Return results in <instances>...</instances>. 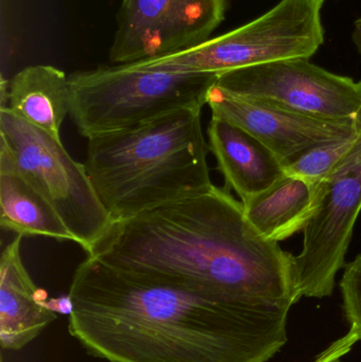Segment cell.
Instances as JSON below:
<instances>
[{
  "label": "cell",
  "mask_w": 361,
  "mask_h": 362,
  "mask_svg": "<svg viewBox=\"0 0 361 362\" xmlns=\"http://www.w3.org/2000/svg\"><path fill=\"white\" fill-rule=\"evenodd\" d=\"M70 335L110 362H267L288 321L88 257L69 291Z\"/></svg>",
  "instance_id": "obj_1"
},
{
  "label": "cell",
  "mask_w": 361,
  "mask_h": 362,
  "mask_svg": "<svg viewBox=\"0 0 361 362\" xmlns=\"http://www.w3.org/2000/svg\"><path fill=\"white\" fill-rule=\"evenodd\" d=\"M106 265L288 321L301 299L295 255L263 238L227 187L110 223L89 251Z\"/></svg>",
  "instance_id": "obj_2"
},
{
  "label": "cell",
  "mask_w": 361,
  "mask_h": 362,
  "mask_svg": "<svg viewBox=\"0 0 361 362\" xmlns=\"http://www.w3.org/2000/svg\"><path fill=\"white\" fill-rule=\"evenodd\" d=\"M209 152L201 108H184L89 138L85 168L112 221H121L209 191Z\"/></svg>",
  "instance_id": "obj_3"
},
{
  "label": "cell",
  "mask_w": 361,
  "mask_h": 362,
  "mask_svg": "<svg viewBox=\"0 0 361 362\" xmlns=\"http://www.w3.org/2000/svg\"><path fill=\"white\" fill-rule=\"evenodd\" d=\"M69 116L87 139L134 129L176 110L207 105L218 74L102 66L70 74Z\"/></svg>",
  "instance_id": "obj_4"
},
{
  "label": "cell",
  "mask_w": 361,
  "mask_h": 362,
  "mask_svg": "<svg viewBox=\"0 0 361 362\" xmlns=\"http://www.w3.org/2000/svg\"><path fill=\"white\" fill-rule=\"evenodd\" d=\"M322 4L317 0H281L254 21L199 46L135 64L167 71L220 76L281 59H309L324 44Z\"/></svg>",
  "instance_id": "obj_5"
},
{
  "label": "cell",
  "mask_w": 361,
  "mask_h": 362,
  "mask_svg": "<svg viewBox=\"0 0 361 362\" xmlns=\"http://www.w3.org/2000/svg\"><path fill=\"white\" fill-rule=\"evenodd\" d=\"M0 157L42 194L87 253L112 223L85 165L42 129L0 110Z\"/></svg>",
  "instance_id": "obj_6"
},
{
  "label": "cell",
  "mask_w": 361,
  "mask_h": 362,
  "mask_svg": "<svg viewBox=\"0 0 361 362\" xmlns=\"http://www.w3.org/2000/svg\"><path fill=\"white\" fill-rule=\"evenodd\" d=\"M317 206L295 255L300 298L330 297L361 211V115L357 140L349 154L316 187Z\"/></svg>",
  "instance_id": "obj_7"
},
{
  "label": "cell",
  "mask_w": 361,
  "mask_h": 362,
  "mask_svg": "<svg viewBox=\"0 0 361 362\" xmlns=\"http://www.w3.org/2000/svg\"><path fill=\"white\" fill-rule=\"evenodd\" d=\"M216 85L299 114L328 120H357L361 81L332 74L309 59H290L220 74Z\"/></svg>",
  "instance_id": "obj_8"
},
{
  "label": "cell",
  "mask_w": 361,
  "mask_h": 362,
  "mask_svg": "<svg viewBox=\"0 0 361 362\" xmlns=\"http://www.w3.org/2000/svg\"><path fill=\"white\" fill-rule=\"evenodd\" d=\"M227 0H122L110 49L114 65L182 52L211 38Z\"/></svg>",
  "instance_id": "obj_9"
},
{
  "label": "cell",
  "mask_w": 361,
  "mask_h": 362,
  "mask_svg": "<svg viewBox=\"0 0 361 362\" xmlns=\"http://www.w3.org/2000/svg\"><path fill=\"white\" fill-rule=\"evenodd\" d=\"M214 118L245 129L271 148L284 167L324 142L355 135L357 120L339 121L299 114L252 98L235 95L215 84L207 97Z\"/></svg>",
  "instance_id": "obj_10"
},
{
  "label": "cell",
  "mask_w": 361,
  "mask_h": 362,
  "mask_svg": "<svg viewBox=\"0 0 361 362\" xmlns=\"http://www.w3.org/2000/svg\"><path fill=\"white\" fill-rule=\"evenodd\" d=\"M17 235L2 251L0 261V344L6 351H19L33 341L57 318L28 274Z\"/></svg>",
  "instance_id": "obj_11"
},
{
  "label": "cell",
  "mask_w": 361,
  "mask_h": 362,
  "mask_svg": "<svg viewBox=\"0 0 361 362\" xmlns=\"http://www.w3.org/2000/svg\"><path fill=\"white\" fill-rule=\"evenodd\" d=\"M210 151L226 181L246 202L285 176L281 159L242 127L212 117L208 127Z\"/></svg>",
  "instance_id": "obj_12"
},
{
  "label": "cell",
  "mask_w": 361,
  "mask_h": 362,
  "mask_svg": "<svg viewBox=\"0 0 361 362\" xmlns=\"http://www.w3.org/2000/svg\"><path fill=\"white\" fill-rule=\"evenodd\" d=\"M69 101V76L54 66L35 65L15 74L8 84V106L4 107L61 140Z\"/></svg>",
  "instance_id": "obj_13"
},
{
  "label": "cell",
  "mask_w": 361,
  "mask_h": 362,
  "mask_svg": "<svg viewBox=\"0 0 361 362\" xmlns=\"http://www.w3.org/2000/svg\"><path fill=\"white\" fill-rule=\"evenodd\" d=\"M246 218L266 240L279 243L304 230L317 206V192L307 181L286 175L266 191L242 202Z\"/></svg>",
  "instance_id": "obj_14"
},
{
  "label": "cell",
  "mask_w": 361,
  "mask_h": 362,
  "mask_svg": "<svg viewBox=\"0 0 361 362\" xmlns=\"http://www.w3.org/2000/svg\"><path fill=\"white\" fill-rule=\"evenodd\" d=\"M0 225L21 236L76 243L57 211L4 157H0Z\"/></svg>",
  "instance_id": "obj_15"
},
{
  "label": "cell",
  "mask_w": 361,
  "mask_h": 362,
  "mask_svg": "<svg viewBox=\"0 0 361 362\" xmlns=\"http://www.w3.org/2000/svg\"><path fill=\"white\" fill-rule=\"evenodd\" d=\"M357 137L358 133L350 137L331 140L311 148L284 167L286 175L301 178L317 187L349 154Z\"/></svg>",
  "instance_id": "obj_16"
},
{
  "label": "cell",
  "mask_w": 361,
  "mask_h": 362,
  "mask_svg": "<svg viewBox=\"0 0 361 362\" xmlns=\"http://www.w3.org/2000/svg\"><path fill=\"white\" fill-rule=\"evenodd\" d=\"M341 289L345 317L361 340V253L345 265Z\"/></svg>",
  "instance_id": "obj_17"
},
{
  "label": "cell",
  "mask_w": 361,
  "mask_h": 362,
  "mask_svg": "<svg viewBox=\"0 0 361 362\" xmlns=\"http://www.w3.org/2000/svg\"><path fill=\"white\" fill-rule=\"evenodd\" d=\"M360 340L358 334L351 327L345 336L335 340L312 362H341Z\"/></svg>",
  "instance_id": "obj_18"
},
{
  "label": "cell",
  "mask_w": 361,
  "mask_h": 362,
  "mask_svg": "<svg viewBox=\"0 0 361 362\" xmlns=\"http://www.w3.org/2000/svg\"><path fill=\"white\" fill-rule=\"evenodd\" d=\"M354 44L357 47L358 52L361 55V17L355 21V27H354L353 35Z\"/></svg>",
  "instance_id": "obj_19"
},
{
  "label": "cell",
  "mask_w": 361,
  "mask_h": 362,
  "mask_svg": "<svg viewBox=\"0 0 361 362\" xmlns=\"http://www.w3.org/2000/svg\"><path fill=\"white\" fill-rule=\"evenodd\" d=\"M317 1L321 2V4H324V2L326 1V0H317Z\"/></svg>",
  "instance_id": "obj_20"
}]
</instances>
